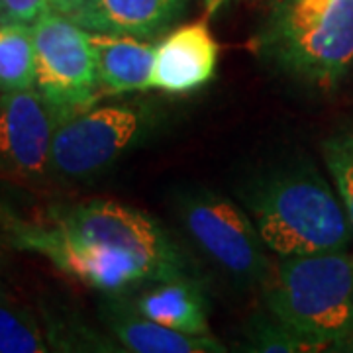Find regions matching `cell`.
<instances>
[{
  "mask_svg": "<svg viewBox=\"0 0 353 353\" xmlns=\"http://www.w3.org/2000/svg\"><path fill=\"white\" fill-rule=\"evenodd\" d=\"M14 248L48 257L79 283L110 294L152 281L192 277L185 253L153 218L106 199L6 220Z\"/></svg>",
  "mask_w": 353,
  "mask_h": 353,
  "instance_id": "obj_1",
  "label": "cell"
},
{
  "mask_svg": "<svg viewBox=\"0 0 353 353\" xmlns=\"http://www.w3.org/2000/svg\"><path fill=\"white\" fill-rule=\"evenodd\" d=\"M261 289L267 312L316 352L353 343V253L279 257Z\"/></svg>",
  "mask_w": 353,
  "mask_h": 353,
  "instance_id": "obj_2",
  "label": "cell"
},
{
  "mask_svg": "<svg viewBox=\"0 0 353 353\" xmlns=\"http://www.w3.org/2000/svg\"><path fill=\"white\" fill-rule=\"evenodd\" d=\"M248 202L261 240L277 257L345 252L352 243L340 194L310 167L265 179Z\"/></svg>",
  "mask_w": 353,
  "mask_h": 353,
  "instance_id": "obj_3",
  "label": "cell"
},
{
  "mask_svg": "<svg viewBox=\"0 0 353 353\" xmlns=\"http://www.w3.org/2000/svg\"><path fill=\"white\" fill-rule=\"evenodd\" d=\"M261 48L290 75L334 88L353 65V0H281Z\"/></svg>",
  "mask_w": 353,
  "mask_h": 353,
  "instance_id": "obj_4",
  "label": "cell"
},
{
  "mask_svg": "<svg viewBox=\"0 0 353 353\" xmlns=\"http://www.w3.org/2000/svg\"><path fill=\"white\" fill-rule=\"evenodd\" d=\"M152 128V110L143 104H92L57 126L51 171L67 179L99 175L143 141Z\"/></svg>",
  "mask_w": 353,
  "mask_h": 353,
  "instance_id": "obj_5",
  "label": "cell"
},
{
  "mask_svg": "<svg viewBox=\"0 0 353 353\" xmlns=\"http://www.w3.org/2000/svg\"><path fill=\"white\" fill-rule=\"evenodd\" d=\"M34 41L36 88L61 122L97 104L101 88L87 30L69 16L50 10L34 24Z\"/></svg>",
  "mask_w": 353,
  "mask_h": 353,
  "instance_id": "obj_6",
  "label": "cell"
},
{
  "mask_svg": "<svg viewBox=\"0 0 353 353\" xmlns=\"http://www.w3.org/2000/svg\"><path fill=\"white\" fill-rule=\"evenodd\" d=\"M181 222L199 245L228 275L248 285H263L271 271L267 245L253 220L214 192H194L181 202Z\"/></svg>",
  "mask_w": 353,
  "mask_h": 353,
  "instance_id": "obj_7",
  "label": "cell"
},
{
  "mask_svg": "<svg viewBox=\"0 0 353 353\" xmlns=\"http://www.w3.org/2000/svg\"><path fill=\"white\" fill-rule=\"evenodd\" d=\"M61 116L36 87L0 92V161L12 173L39 179L51 171V145Z\"/></svg>",
  "mask_w": 353,
  "mask_h": 353,
  "instance_id": "obj_8",
  "label": "cell"
},
{
  "mask_svg": "<svg viewBox=\"0 0 353 353\" xmlns=\"http://www.w3.org/2000/svg\"><path fill=\"white\" fill-rule=\"evenodd\" d=\"M220 46L206 20L171 30L155 43L153 88L167 94H187L212 81Z\"/></svg>",
  "mask_w": 353,
  "mask_h": 353,
  "instance_id": "obj_9",
  "label": "cell"
},
{
  "mask_svg": "<svg viewBox=\"0 0 353 353\" xmlns=\"http://www.w3.org/2000/svg\"><path fill=\"white\" fill-rule=\"evenodd\" d=\"M183 10V0H83L69 18L87 32L152 38L175 24Z\"/></svg>",
  "mask_w": 353,
  "mask_h": 353,
  "instance_id": "obj_10",
  "label": "cell"
},
{
  "mask_svg": "<svg viewBox=\"0 0 353 353\" xmlns=\"http://www.w3.org/2000/svg\"><path fill=\"white\" fill-rule=\"evenodd\" d=\"M102 94H126L153 88L155 43L136 36L88 32Z\"/></svg>",
  "mask_w": 353,
  "mask_h": 353,
  "instance_id": "obj_11",
  "label": "cell"
},
{
  "mask_svg": "<svg viewBox=\"0 0 353 353\" xmlns=\"http://www.w3.org/2000/svg\"><path fill=\"white\" fill-rule=\"evenodd\" d=\"M108 330L124 352L134 353H222L226 347L212 334L192 336L167 328L148 316L139 314L134 304L112 301L104 310Z\"/></svg>",
  "mask_w": 353,
  "mask_h": 353,
  "instance_id": "obj_12",
  "label": "cell"
},
{
  "mask_svg": "<svg viewBox=\"0 0 353 353\" xmlns=\"http://www.w3.org/2000/svg\"><path fill=\"white\" fill-rule=\"evenodd\" d=\"M130 303L139 314L148 316L167 328L192 336L210 334L206 299L202 287L192 277L143 283L141 290Z\"/></svg>",
  "mask_w": 353,
  "mask_h": 353,
  "instance_id": "obj_13",
  "label": "cell"
},
{
  "mask_svg": "<svg viewBox=\"0 0 353 353\" xmlns=\"http://www.w3.org/2000/svg\"><path fill=\"white\" fill-rule=\"evenodd\" d=\"M36 87L34 26L0 20V92Z\"/></svg>",
  "mask_w": 353,
  "mask_h": 353,
  "instance_id": "obj_14",
  "label": "cell"
},
{
  "mask_svg": "<svg viewBox=\"0 0 353 353\" xmlns=\"http://www.w3.org/2000/svg\"><path fill=\"white\" fill-rule=\"evenodd\" d=\"M48 341L34 314L0 287V353H43Z\"/></svg>",
  "mask_w": 353,
  "mask_h": 353,
  "instance_id": "obj_15",
  "label": "cell"
},
{
  "mask_svg": "<svg viewBox=\"0 0 353 353\" xmlns=\"http://www.w3.org/2000/svg\"><path fill=\"white\" fill-rule=\"evenodd\" d=\"M245 352L261 353H312L314 345L306 341L294 332H290L285 324H281L275 316L269 312L261 318H255L250 328L245 330Z\"/></svg>",
  "mask_w": 353,
  "mask_h": 353,
  "instance_id": "obj_16",
  "label": "cell"
},
{
  "mask_svg": "<svg viewBox=\"0 0 353 353\" xmlns=\"http://www.w3.org/2000/svg\"><path fill=\"white\" fill-rule=\"evenodd\" d=\"M322 152L341 204L353 226V132L330 138Z\"/></svg>",
  "mask_w": 353,
  "mask_h": 353,
  "instance_id": "obj_17",
  "label": "cell"
},
{
  "mask_svg": "<svg viewBox=\"0 0 353 353\" xmlns=\"http://www.w3.org/2000/svg\"><path fill=\"white\" fill-rule=\"evenodd\" d=\"M50 10V0H0V20L34 26Z\"/></svg>",
  "mask_w": 353,
  "mask_h": 353,
  "instance_id": "obj_18",
  "label": "cell"
},
{
  "mask_svg": "<svg viewBox=\"0 0 353 353\" xmlns=\"http://www.w3.org/2000/svg\"><path fill=\"white\" fill-rule=\"evenodd\" d=\"M81 2H83V0H50L51 10H55V12H59V14H65V16H69L71 12H75L77 8L81 6Z\"/></svg>",
  "mask_w": 353,
  "mask_h": 353,
  "instance_id": "obj_19",
  "label": "cell"
}]
</instances>
